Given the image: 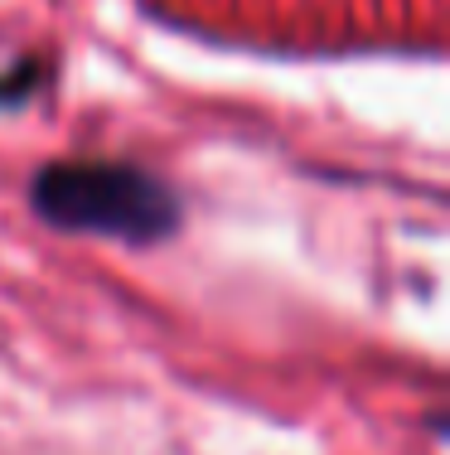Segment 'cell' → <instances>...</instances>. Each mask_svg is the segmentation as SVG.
<instances>
[{"instance_id": "1", "label": "cell", "mask_w": 450, "mask_h": 455, "mask_svg": "<svg viewBox=\"0 0 450 455\" xmlns=\"http://www.w3.org/2000/svg\"><path fill=\"white\" fill-rule=\"evenodd\" d=\"M35 209L73 233H102L126 243H155L179 223V204L160 180L116 160L49 165L35 180Z\"/></svg>"}, {"instance_id": "2", "label": "cell", "mask_w": 450, "mask_h": 455, "mask_svg": "<svg viewBox=\"0 0 450 455\" xmlns=\"http://www.w3.org/2000/svg\"><path fill=\"white\" fill-rule=\"evenodd\" d=\"M44 78L49 73L39 59H29V53H0V107H20Z\"/></svg>"}]
</instances>
